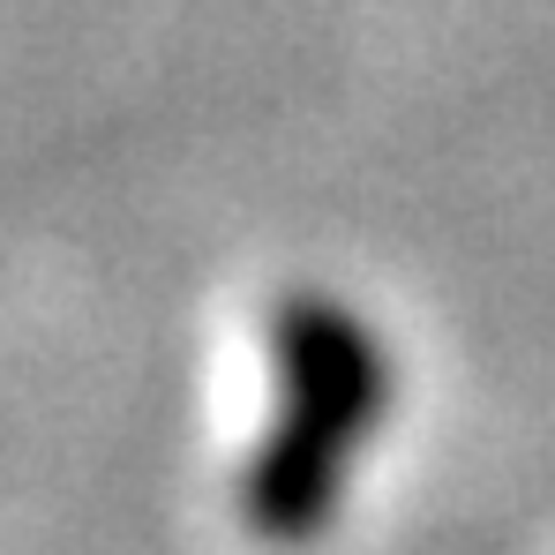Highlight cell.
<instances>
[{"instance_id":"obj_1","label":"cell","mask_w":555,"mask_h":555,"mask_svg":"<svg viewBox=\"0 0 555 555\" xmlns=\"http://www.w3.org/2000/svg\"><path fill=\"white\" fill-rule=\"evenodd\" d=\"M278 413L241 465V526L263 548L331 533L346 473L390 413V353L331 293H285L271 308Z\"/></svg>"}]
</instances>
